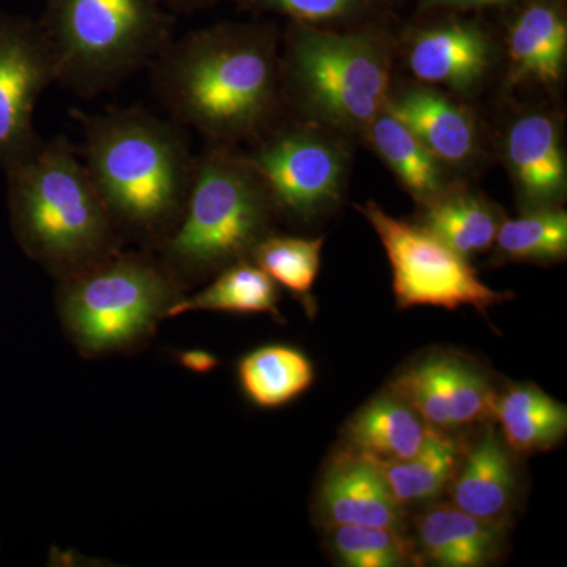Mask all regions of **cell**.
I'll list each match as a JSON object with an SVG mask.
<instances>
[{
	"instance_id": "6da1fadb",
	"label": "cell",
	"mask_w": 567,
	"mask_h": 567,
	"mask_svg": "<svg viewBox=\"0 0 567 567\" xmlns=\"http://www.w3.org/2000/svg\"><path fill=\"white\" fill-rule=\"evenodd\" d=\"M152 87L173 122L215 144L259 136L278 104L274 35L260 25H216L171 41L151 63Z\"/></svg>"
},
{
	"instance_id": "7a4b0ae2",
	"label": "cell",
	"mask_w": 567,
	"mask_h": 567,
	"mask_svg": "<svg viewBox=\"0 0 567 567\" xmlns=\"http://www.w3.org/2000/svg\"><path fill=\"white\" fill-rule=\"evenodd\" d=\"M76 118L82 162L117 230L163 244L181 221L196 166L181 125L140 107Z\"/></svg>"
},
{
	"instance_id": "3957f363",
	"label": "cell",
	"mask_w": 567,
	"mask_h": 567,
	"mask_svg": "<svg viewBox=\"0 0 567 567\" xmlns=\"http://www.w3.org/2000/svg\"><path fill=\"white\" fill-rule=\"evenodd\" d=\"M6 171L14 238L59 281L121 251L117 227L69 140L41 141Z\"/></svg>"
},
{
	"instance_id": "277c9868",
	"label": "cell",
	"mask_w": 567,
	"mask_h": 567,
	"mask_svg": "<svg viewBox=\"0 0 567 567\" xmlns=\"http://www.w3.org/2000/svg\"><path fill=\"white\" fill-rule=\"evenodd\" d=\"M275 204L244 156L223 145L196 158L181 221L163 241V265L183 284L248 260L270 235Z\"/></svg>"
},
{
	"instance_id": "5b68a950",
	"label": "cell",
	"mask_w": 567,
	"mask_h": 567,
	"mask_svg": "<svg viewBox=\"0 0 567 567\" xmlns=\"http://www.w3.org/2000/svg\"><path fill=\"white\" fill-rule=\"evenodd\" d=\"M40 25L55 82L80 96L111 91L151 65L173 33L156 0H48Z\"/></svg>"
},
{
	"instance_id": "8992f818",
	"label": "cell",
	"mask_w": 567,
	"mask_h": 567,
	"mask_svg": "<svg viewBox=\"0 0 567 567\" xmlns=\"http://www.w3.org/2000/svg\"><path fill=\"white\" fill-rule=\"evenodd\" d=\"M182 295V282L163 262L118 251L62 279L59 317L87 357L128 352L155 333Z\"/></svg>"
},
{
	"instance_id": "52a82bcc",
	"label": "cell",
	"mask_w": 567,
	"mask_h": 567,
	"mask_svg": "<svg viewBox=\"0 0 567 567\" xmlns=\"http://www.w3.org/2000/svg\"><path fill=\"white\" fill-rule=\"evenodd\" d=\"M287 74L309 112L341 128H364L383 111L390 62L364 33L317 31L305 22L290 32Z\"/></svg>"
},
{
	"instance_id": "ba28073f",
	"label": "cell",
	"mask_w": 567,
	"mask_h": 567,
	"mask_svg": "<svg viewBox=\"0 0 567 567\" xmlns=\"http://www.w3.org/2000/svg\"><path fill=\"white\" fill-rule=\"evenodd\" d=\"M372 224L393 268V289L399 308L435 306L450 311L473 306L486 315L492 306L513 295L496 292L477 278L468 259L443 244L421 224L402 221L375 203L358 207Z\"/></svg>"
},
{
	"instance_id": "9c48e42d",
	"label": "cell",
	"mask_w": 567,
	"mask_h": 567,
	"mask_svg": "<svg viewBox=\"0 0 567 567\" xmlns=\"http://www.w3.org/2000/svg\"><path fill=\"white\" fill-rule=\"evenodd\" d=\"M244 158L267 186L275 208L297 218H312L341 197L344 153L319 134H275Z\"/></svg>"
},
{
	"instance_id": "30bf717a",
	"label": "cell",
	"mask_w": 567,
	"mask_h": 567,
	"mask_svg": "<svg viewBox=\"0 0 567 567\" xmlns=\"http://www.w3.org/2000/svg\"><path fill=\"white\" fill-rule=\"evenodd\" d=\"M55 82L54 59L40 24L0 20V166L20 162L43 141L33 112Z\"/></svg>"
},
{
	"instance_id": "8fae6325",
	"label": "cell",
	"mask_w": 567,
	"mask_h": 567,
	"mask_svg": "<svg viewBox=\"0 0 567 567\" xmlns=\"http://www.w3.org/2000/svg\"><path fill=\"white\" fill-rule=\"evenodd\" d=\"M388 390L409 402L436 431L464 429L495 416L496 394L472 361L434 354L410 365Z\"/></svg>"
},
{
	"instance_id": "7c38bea8",
	"label": "cell",
	"mask_w": 567,
	"mask_h": 567,
	"mask_svg": "<svg viewBox=\"0 0 567 567\" xmlns=\"http://www.w3.org/2000/svg\"><path fill=\"white\" fill-rule=\"evenodd\" d=\"M319 503L331 527L364 525L401 533L404 528L402 506L395 502L379 466L349 453L328 470Z\"/></svg>"
},
{
	"instance_id": "4fadbf2b",
	"label": "cell",
	"mask_w": 567,
	"mask_h": 567,
	"mask_svg": "<svg viewBox=\"0 0 567 567\" xmlns=\"http://www.w3.org/2000/svg\"><path fill=\"white\" fill-rule=\"evenodd\" d=\"M434 431L409 402L388 390L347 423L346 453L377 466L398 464L416 456Z\"/></svg>"
},
{
	"instance_id": "5bb4252c",
	"label": "cell",
	"mask_w": 567,
	"mask_h": 567,
	"mask_svg": "<svg viewBox=\"0 0 567 567\" xmlns=\"http://www.w3.org/2000/svg\"><path fill=\"white\" fill-rule=\"evenodd\" d=\"M517 476L509 446L494 427H487L466 451L453 480V505L487 524L509 517L516 499Z\"/></svg>"
},
{
	"instance_id": "9a60e30c",
	"label": "cell",
	"mask_w": 567,
	"mask_h": 567,
	"mask_svg": "<svg viewBox=\"0 0 567 567\" xmlns=\"http://www.w3.org/2000/svg\"><path fill=\"white\" fill-rule=\"evenodd\" d=\"M506 158L527 203L547 208L565 196V155L557 125L548 115L528 114L514 122L506 137Z\"/></svg>"
},
{
	"instance_id": "2e32d148",
	"label": "cell",
	"mask_w": 567,
	"mask_h": 567,
	"mask_svg": "<svg viewBox=\"0 0 567 567\" xmlns=\"http://www.w3.org/2000/svg\"><path fill=\"white\" fill-rule=\"evenodd\" d=\"M491 65V44L476 25L447 22L417 33L409 52V66L421 81L465 91Z\"/></svg>"
},
{
	"instance_id": "e0dca14e",
	"label": "cell",
	"mask_w": 567,
	"mask_h": 567,
	"mask_svg": "<svg viewBox=\"0 0 567 567\" xmlns=\"http://www.w3.org/2000/svg\"><path fill=\"white\" fill-rule=\"evenodd\" d=\"M416 536L424 557L436 566L483 567L498 558L503 532L457 506L439 505L417 518Z\"/></svg>"
},
{
	"instance_id": "ac0fdd59",
	"label": "cell",
	"mask_w": 567,
	"mask_h": 567,
	"mask_svg": "<svg viewBox=\"0 0 567 567\" xmlns=\"http://www.w3.org/2000/svg\"><path fill=\"white\" fill-rule=\"evenodd\" d=\"M386 112L404 123L439 162L462 164L475 153L472 115L440 93L423 89L406 92Z\"/></svg>"
},
{
	"instance_id": "d6986e66",
	"label": "cell",
	"mask_w": 567,
	"mask_h": 567,
	"mask_svg": "<svg viewBox=\"0 0 567 567\" xmlns=\"http://www.w3.org/2000/svg\"><path fill=\"white\" fill-rule=\"evenodd\" d=\"M495 417L506 445L522 456L551 450L567 431L566 405L528 383L496 395Z\"/></svg>"
},
{
	"instance_id": "ffe728a7",
	"label": "cell",
	"mask_w": 567,
	"mask_h": 567,
	"mask_svg": "<svg viewBox=\"0 0 567 567\" xmlns=\"http://www.w3.org/2000/svg\"><path fill=\"white\" fill-rule=\"evenodd\" d=\"M509 58L520 76L550 84L565 69L567 25L557 6L533 2L518 14L511 28Z\"/></svg>"
},
{
	"instance_id": "44dd1931",
	"label": "cell",
	"mask_w": 567,
	"mask_h": 567,
	"mask_svg": "<svg viewBox=\"0 0 567 567\" xmlns=\"http://www.w3.org/2000/svg\"><path fill=\"white\" fill-rule=\"evenodd\" d=\"M276 282L249 260L229 265L216 274L210 286L193 297L182 295L166 312V319L196 311L271 315L279 317Z\"/></svg>"
},
{
	"instance_id": "7402d4cb",
	"label": "cell",
	"mask_w": 567,
	"mask_h": 567,
	"mask_svg": "<svg viewBox=\"0 0 567 567\" xmlns=\"http://www.w3.org/2000/svg\"><path fill=\"white\" fill-rule=\"evenodd\" d=\"M237 374L246 398L260 409L289 404L315 382L309 358L289 346L252 350L238 361Z\"/></svg>"
},
{
	"instance_id": "603a6c76",
	"label": "cell",
	"mask_w": 567,
	"mask_h": 567,
	"mask_svg": "<svg viewBox=\"0 0 567 567\" xmlns=\"http://www.w3.org/2000/svg\"><path fill=\"white\" fill-rule=\"evenodd\" d=\"M502 223L498 212L481 197L468 193H442L425 204L421 226L468 259L495 244Z\"/></svg>"
},
{
	"instance_id": "cb8c5ba5",
	"label": "cell",
	"mask_w": 567,
	"mask_h": 567,
	"mask_svg": "<svg viewBox=\"0 0 567 567\" xmlns=\"http://www.w3.org/2000/svg\"><path fill=\"white\" fill-rule=\"evenodd\" d=\"M461 445L447 432L434 431L409 461L379 466L395 502L402 507L435 498L456 476Z\"/></svg>"
},
{
	"instance_id": "d4e9b609",
	"label": "cell",
	"mask_w": 567,
	"mask_h": 567,
	"mask_svg": "<svg viewBox=\"0 0 567 567\" xmlns=\"http://www.w3.org/2000/svg\"><path fill=\"white\" fill-rule=\"evenodd\" d=\"M369 128L375 151L416 200L425 205L442 194L443 178L439 159L417 141L404 123L390 112L382 111Z\"/></svg>"
},
{
	"instance_id": "484cf974",
	"label": "cell",
	"mask_w": 567,
	"mask_h": 567,
	"mask_svg": "<svg viewBox=\"0 0 567 567\" xmlns=\"http://www.w3.org/2000/svg\"><path fill=\"white\" fill-rule=\"evenodd\" d=\"M496 251L506 260L551 262L565 259L567 252V215L554 208H537L507 219L495 238Z\"/></svg>"
},
{
	"instance_id": "4316f807",
	"label": "cell",
	"mask_w": 567,
	"mask_h": 567,
	"mask_svg": "<svg viewBox=\"0 0 567 567\" xmlns=\"http://www.w3.org/2000/svg\"><path fill=\"white\" fill-rule=\"evenodd\" d=\"M322 248L323 238L267 235L249 259L295 297L309 300L319 275Z\"/></svg>"
},
{
	"instance_id": "83f0119b",
	"label": "cell",
	"mask_w": 567,
	"mask_h": 567,
	"mask_svg": "<svg viewBox=\"0 0 567 567\" xmlns=\"http://www.w3.org/2000/svg\"><path fill=\"white\" fill-rule=\"evenodd\" d=\"M331 547L349 567H398L409 561L412 551L401 532L364 525L333 527Z\"/></svg>"
},
{
	"instance_id": "f1b7e54d",
	"label": "cell",
	"mask_w": 567,
	"mask_h": 567,
	"mask_svg": "<svg viewBox=\"0 0 567 567\" xmlns=\"http://www.w3.org/2000/svg\"><path fill=\"white\" fill-rule=\"evenodd\" d=\"M262 9L289 14L300 22H323L349 17L363 6V0H249Z\"/></svg>"
},
{
	"instance_id": "f546056e",
	"label": "cell",
	"mask_w": 567,
	"mask_h": 567,
	"mask_svg": "<svg viewBox=\"0 0 567 567\" xmlns=\"http://www.w3.org/2000/svg\"><path fill=\"white\" fill-rule=\"evenodd\" d=\"M177 360L183 368L196 372V374H208L219 365V358L207 350L199 349L183 350L177 353Z\"/></svg>"
},
{
	"instance_id": "4dcf8cb0",
	"label": "cell",
	"mask_w": 567,
	"mask_h": 567,
	"mask_svg": "<svg viewBox=\"0 0 567 567\" xmlns=\"http://www.w3.org/2000/svg\"><path fill=\"white\" fill-rule=\"evenodd\" d=\"M507 0H429L431 6H445V7H486L498 6L505 3Z\"/></svg>"
},
{
	"instance_id": "1f68e13d",
	"label": "cell",
	"mask_w": 567,
	"mask_h": 567,
	"mask_svg": "<svg viewBox=\"0 0 567 567\" xmlns=\"http://www.w3.org/2000/svg\"><path fill=\"white\" fill-rule=\"evenodd\" d=\"M175 7H194L197 3L204 2V0H169Z\"/></svg>"
}]
</instances>
